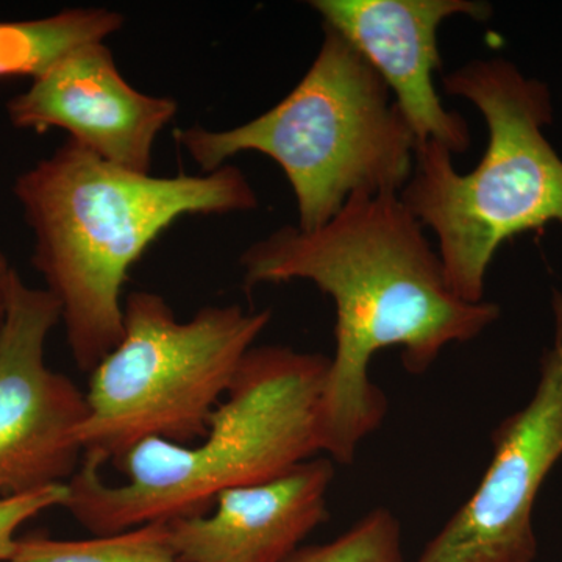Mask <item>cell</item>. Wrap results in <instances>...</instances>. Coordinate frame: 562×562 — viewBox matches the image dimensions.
Returning a JSON list of instances; mask_svg holds the SVG:
<instances>
[{
  "label": "cell",
  "instance_id": "obj_1",
  "mask_svg": "<svg viewBox=\"0 0 562 562\" xmlns=\"http://www.w3.org/2000/svg\"><path fill=\"white\" fill-rule=\"evenodd\" d=\"M247 291L303 280L335 303V355L319 406L321 452L339 464L379 430L387 398L369 376L380 350L402 349L419 375L450 344L479 338L501 316L495 303L454 294L424 225L397 192L358 194L316 231L284 225L239 257Z\"/></svg>",
  "mask_w": 562,
  "mask_h": 562
},
{
  "label": "cell",
  "instance_id": "obj_2",
  "mask_svg": "<svg viewBox=\"0 0 562 562\" xmlns=\"http://www.w3.org/2000/svg\"><path fill=\"white\" fill-rule=\"evenodd\" d=\"M13 194L33 236V268L60 305L70 355L85 373L120 342L128 273L162 233L184 216L258 206L236 166L157 177L117 168L69 139L21 172Z\"/></svg>",
  "mask_w": 562,
  "mask_h": 562
},
{
  "label": "cell",
  "instance_id": "obj_3",
  "mask_svg": "<svg viewBox=\"0 0 562 562\" xmlns=\"http://www.w3.org/2000/svg\"><path fill=\"white\" fill-rule=\"evenodd\" d=\"M330 357L255 346L199 443L146 439L114 462L83 453L63 508L94 536L202 516L222 492L279 476L321 452L319 406Z\"/></svg>",
  "mask_w": 562,
  "mask_h": 562
},
{
  "label": "cell",
  "instance_id": "obj_4",
  "mask_svg": "<svg viewBox=\"0 0 562 562\" xmlns=\"http://www.w3.org/2000/svg\"><path fill=\"white\" fill-rule=\"evenodd\" d=\"M442 85L482 113L486 150L473 171L461 173L446 146L417 144L401 199L435 233L454 294L480 303L503 244L549 222L562 225V160L542 132L552 122V101L546 85L502 58L465 63Z\"/></svg>",
  "mask_w": 562,
  "mask_h": 562
},
{
  "label": "cell",
  "instance_id": "obj_5",
  "mask_svg": "<svg viewBox=\"0 0 562 562\" xmlns=\"http://www.w3.org/2000/svg\"><path fill=\"white\" fill-rule=\"evenodd\" d=\"M177 143L202 173L257 151L279 165L297 203V227L316 231L358 194L408 183L417 139L371 63L324 25L319 52L294 90L238 127L181 128Z\"/></svg>",
  "mask_w": 562,
  "mask_h": 562
},
{
  "label": "cell",
  "instance_id": "obj_6",
  "mask_svg": "<svg viewBox=\"0 0 562 562\" xmlns=\"http://www.w3.org/2000/svg\"><path fill=\"white\" fill-rule=\"evenodd\" d=\"M271 310L209 305L180 321L162 295L133 291L117 346L90 373L83 453L116 462L136 443L202 439Z\"/></svg>",
  "mask_w": 562,
  "mask_h": 562
},
{
  "label": "cell",
  "instance_id": "obj_7",
  "mask_svg": "<svg viewBox=\"0 0 562 562\" xmlns=\"http://www.w3.org/2000/svg\"><path fill=\"white\" fill-rule=\"evenodd\" d=\"M60 322L54 295L14 269L0 328V497L68 483L83 457L87 395L46 362Z\"/></svg>",
  "mask_w": 562,
  "mask_h": 562
},
{
  "label": "cell",
  "instance_id": "obj_8",
  "mask_svg": "<svg viewBox=\"0 0 562 562\" xmlns=\"http://www.w3.org/2000/svg\"><path fill=\"white\" fill-rule=\"evenodd\" d=\"M557 331L543 355L531 402L498 425L494 454L468 502L416 562H532L531 514L538 492L562 457V295H554Z\"/></svg>",
  "mask_w": 562,
  "mask_h": 562
},
{
  "label": "cell",
  "instance_id": "obj_9",
  "mask_svg": "<svg viewBox=\"0 0 562 562\" xmlns=\"http://www.w3.org/2000/svg\"><path fill=\"white\" fill-rule=\"evenodd\" d=\"M177 111L173 99L133 88L105 43L70 52L7 103L18 131L60 128L81 149L140 173H151L155 140Z\"/></svg>",
  "mask_w": 562,
  "mask_h": 562
},
{
  "label": "cell",
  "instance_id": "obj_10",
  "mask_svg": "<svg viewBox=\"0 0 562 562\" xmlns=\"http://www.w3.org/2000/svg\"><path fill=\"white\" fill-rule=\"evenodd\" d=\"M322 22L341 33L390 88L417 144L436 140L453 155L471 146L461 114L446 109L435 87L441 69L439 29L454 16L486 21L479 0H313Z\"/></svg>",
  "mask_w": 562,
  "mask_h": 562
},
{
  "label": "cell",
  "instance_id": "obj_11",
  "mask_svg": "<svg viewBox=\"0 0 562 562\" xmlns=\"http://www.w3.org/2000/svg\"><path fill=\"white\" fill-rule=\"evenodd\" d=\"M333 479L330 458L314 457L222 492L213 512L168 522L173 550L181 562H284L327 520Z\"/></svg>",
  "mask_w": 562,
  "mask_h": 562
},
{
  "label": "cell",
  "instance_id": "obj_12",
  "mask_svg": "<svg viewBox=\"0 0 562 562\" xmlns=\"http://www.w3.org/2000/svg\"><path fill=\"white\" fill-rule=\"evenodd\" d=\"M125 18L103 7H76L36 20L0 21V79H38L70 52L105 43Z\"/></svg>",
  "mask_w": 562,
  "mask_h": 562
},
{
  "label": "cell",
  "instance_id": "obj_13",
  "mask_svg": "<svg viewBox=\"0 0 562 562\" xmlns=\"http://www.w3.org/2000/svg\"><path fill=\"white\" fill-rule=\"evenodd\" d=\"M7 562H181L173 550L168 522L139 525L83 541L20 539Z\"/></svg>",
  "mask_w": 562,
  "mask_h": 562
},
{
  "label": "cell",
  "instance_id": "obj_14",
  "mask_svg": "<svg viewBox=\"0 0 562 562\" xmlns=\"http://www.w3.org/2000/svg\"><path fill=\"white\" fill-rule=\"evenodd\" d=\"M284 562H405L402 528L387 508H375L335 541L301 547Z\"/></svg>",
  "mask_w": 562,
  "mask_h": 562
},
{
  "label": "cell",
  "instance_id": "obj_15",
  "mask_svg": "<svg viewBox=\"0 0 562 562\" xmlns=\"http://www.w3.org/2000/svg\"><path fill=\"white\" fill-rule=\"evenodd\" d=\"M68 498V483L44 490L0 497V562H7L16 550V532L33 517L52 508H63Z\"/></svg>",
  "mask_w": 562,
  "mask_h": 562
},
{
  "label": "cell",
  "instance_id": "obj_16",
  "mask_svg": "<svg viewBox=\"0 0 562 562\" xmlns=\"http://www.w3.org/2000/svg\"><path fill=\"white\" fill-rule=\"evenodd\" d=\"M13 272L14 269L11 268L9 258H7V255L0 249V328H2L3 319H5L10 280Z\"/></svg>",
  "mask_w": 562,
  "mask_h": 562
}]
</instances>
